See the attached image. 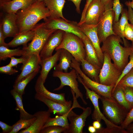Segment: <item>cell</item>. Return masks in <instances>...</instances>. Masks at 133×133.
Wrapping results in <instances>:
<instances>
[{
  "label": "cell",
  "mask_w": 133,
  "mask_h": 133,
  "mask_svg": "<svg viewBox=\"0 0 133 133\" xmlns=\"http://www.w3.org/2000/svg\"><path fill=\"white\" fill-rule=\"evenodd\" d=\"M129 58L130 59L129 61L122 71L119 78L116 83L114 87L116 86L122 78L133 68V51L132 50L131 53L130 55Z\"/></svg>",
  "instance_id": "38"
},
{
  "label": "cell",
  "mask_w": 133,
  "mask_h": 133,
  "mask_svg": "<svg viewBox=\"0 0 133 133\" xmlns=\"http://www.w3.org/2000/svg\"><path fill=\"white\" fill-rule=\"evenodd\" d=\"M118 84L123 86H129L133 88V68L122 78Z\"/></svg>",
  "instance_id": "35"
},
{
  "label": "cell",
  "mask_w": 133,
  "mask_h": 133,
  "mask_svg": "<svg viewBox=\"0 0 133 133\" xmlns=\"http://www.w3.org/2000/svg\"><path fill=\"white\" fill-rule=\"evenodd\" d=\"M131 24V26L132 28L133 29V25H132L131 24ZM132 43L133 44V42H132Z\"/></svg>",
  "instance_id": "57"
},
{
  "label": "cell",
  "mask_w": 133,
  "mask_h": 133,
  "mask_svg": "<svg viewBox=\"0 0 133 133\" xmlns=\"http://www.w3.org/2000/svg\"><path fill=\"white\" fill-rule=\"evenodd\" d=\"M96 133H127L126 130L122 128L121 126L118 128H101L97 130Z\"/></svg>",
  "instance_id": "40"
},
{
  "label": "cell",
  "mask_w": 133,
  "mask_h": 133,
  "mask_svg": "<svg viewBox=\"0 0 133 133\" xmlns=\"http://www.w3.org/2000/svg\"><path fill=\"white\" fill-rule=\"evenodd\" d=\"M104 59L99 75L100 83L107 85H115L122 72L111 62L108 54L103 53Z\"/></svg>",
  "instance_id": "8"
},
{
  "label": "cell",
  "mask_w": 133,
  "mask_h": 133,
  "mask_svg": "<svg viewBox=\"0 0 133 133\" xmlns=\"http://www.w3.org/2000/svg\"><path fill=\"white\" fill-rule=\"evenodd\" d=\"M80 63L83 72L92 80L100 83L99 75L100 69L89 63L85 59H83Z\"/></svg>",
  "instance_id": "28"
},
{
  "label": "cell",
  "mask_w": 133,
  "mask_h": 133,
  "mask_svg": "<svg viewBox=\"0 0 133 133\" xmlns=\"http://www.w3.org/2000/svg\"><path fill=\"white\" fill-rule=\"evenodd\" d=\"M5 13L0 21L3 35L5 38L9 37H14L19 33L16 22V14Z\"/></svg>",
  "instance_id": "18"
},
{
  "label": "cell",
  "mask_w": 133,
  "mask_h": 133,
  "mask_svg": "<svg viewBox=\"0 0 133 133\" xmlns=\"http://www.w3.org/2000/svg\"><path fill=\"white\" fill-rule=\"evenodd\" d=\"M44 25L48 29L60 30L71 33L82 39L85 35L81 30L78 23L61 18L49 17L44 20Z\"/></svg>",
  "instance_id": "9"
},
{
  "label": "cell",
  "mask_w": 133,
  "mask_h": 133,
  "mask_svg": "<svg viewBox=\"0 0 133 133\" xmlns=\"http://www.w3.org/2000/svg\"><path fill=\"white\" fill-rule=\"evenodd\" d=\"M121 14V17L120 19L117 22L113 23V31L116 35L122 39L124 46H129L123 35L125 27L128 23L127 9H123Z\"/></svg>",
  "instance_id": "27"
},
{
  "label": "cell",
  "mask_w": 133,
  "mask_h": 133,
  "mask_svg": "<svg viewBox=\"0 0 133 133\" xmlns=\"http://www.w3.org/2000/svg\"><path fill=\"white\" fill-rule=\"evenodd\" d=\"M41 60L40 55L33 54L29 56L25 63L21 66L20 69L21 72L17 78L14 84L40 68V65Z\"/></svg>",
  "instance_id": "19"
},
{
  "label": "cell",
  "mask_w": 133,
  "mask_h": 133,
  "mask_svg": "<svg viewBox=\"0 0 133 133\" xmlns=\"http://www.w3.org/2000/svg\"><path fill=\"white\" fill-rule=\"evenodd\" d=\"M131 46L132 49V50L133 51V44L132 43V45Z\"/></svg>",
  "instance_id": "56"
},
{
  "label": "cell",
  "mask_w": 133,
  "mask_h": 133,
  "mask_svg": "<svg viewBox=\"0 0 133 133\" xmlns=\"http://www.w3.org/2000/svg\"><path fill=\"white\" fill-rule=\"evenodd\" d=\"M113 4L105 6V11L97 24V34L100 44L103 43L109 36L116 35L113 28L115 15L112 9Z\"/></svg>",
  "instance_id": "10"
},
{
  "label": "cell",
  "mask_w": 133,
  "mask_h": 133,
  "mask_svg": "<svg viewBox=\"0 0 133 133\" xmlns=\"http://www.w3.org/2000/svg\"><path fill=\"white\" fill-rule=\"evenodd\" d=\"M40 68L25 77L18 83L14 84L13 89L18 93L22 96L25 93V89L27 84L38 73Z\"/></svg>",
  "instance_id": "32"
},
{
  "label": "cell",
  "mask_w": 133,
  "mask_h": 133,
  "mask_svg": "<svg viewBox=\"0 0 133 133\" xmlns=\"http://www.w3.org/2000/svg\"><path fill=\"white\" fill-rule=\"evenodd\" d=\"M16 14L19 33L32 30L40 20L50 16L44 1L37 0L28 7L19 10Z\"/></svg>",
  "instance_id": "1"
},
{
  "label": "cell",
  "mask_w": 133,
  "mask_h": 133,
  "mask_svg": "<svg viewBox=\"0 0 133 133\" xmlns=\"http://www.w3.org/2000/svg\"><path fill=\"white\" fill-rule=\"evenodd\" d=\"M82 39L84 45L85 51V59L89 63L100 69L102 64L100 62L96 50L90 40L85 35Z\"/></svg>",
  "instance_id": "22"
},
{
  "label": "cell",
  "mask_w": 133,
  "mask_h": 133,
  "mask_svg": "<svg viewBox=\"0 0 133 133\" xmlns=\"http://www.w3.org/2000/svg\"><path fill=\"white\" fill-rule=\"evenodd\" d=\"M126 130L127 133H133V123L130 124Z\"/></svg>",
  "instance_id": "51"
},
{
  "label": "cell",
  "mask_w": 133,
  "mask_h": 133,
  "mask_svg": "<svg viewBox=\"0 0 133 133\" xmlns=\"http://www.w3.org/2000/svg\"><path fill=\"white\" fill-rule=\"evenodd\" d=\"M102 3L105 6L113 3V0H100Z\"/></svg>",
  "instance_id": "52"
},
{
  "label": "cell",
  "mask_w": 133,
  "mask_h": 133,
  "mask_svg": "<svg viewBox=\"0 0 133 133\" xmlns=\"http://www.w3.org/2000/svg\"><path fill=\"white\" fill-rule=\"evenodd\" d=\"M0 126L3 133H10L13 128V126H10L1 121H0Z\"/></svg>",
  "instance_id": "46"
},
{
  "label": "cell",
  "mask_w": 133,
  "mask_h": 133,
  "mask_svg": "<svg viewBox=\"0 0 133 133\" xmlns=\"http://www.w3.org/2000/svg\"><path fill=\"white\" fill-rule=\"evenodd\" d=\"M37 0H12L5 4L1 9L6 13H16L19 10L29 6Z\"/></svg>",
  "instance_id": "24"
},
{
  "label": "cell",
  "mask_w": 133,
  "mask_h": 133,
  "mask_svg": "<svg viewBox=\"0 0 133 133\" xmlns=\"http://www.w3.org/2000/svg\"><path fill=\"white\" fill-rule=\"evenodd\" d=\"M71 110L63 115H58L53 118L50 117L43 128L51 126H57L65 128L66 130L69 125L68 121V117L69 113Z\"/></svg>",
  "instance_id": "30"
},
{
  "label": "cell",
  "mask_w": 133,
  "mask_h": 133,
  "mask_svg": "<svg viewBox=\"0 0 133 133\" xmlns=\"http://www.w3.org/2000/svg\"><path fill=\"white\" fill-rule=\"evenodd\" d=\"M101 49L103 52L107 53L116 66L121 72L129 62L132 51L131 46L123 47L121 38L116 35L109 36L103 43Z\"/></svg>",
  "instance_id": "2"
},
{
  "label": "cell",
  "mask_w": 133,
  "mask_h": 133,
  "mask_svg": "<svg viewBox=\"0 0 133 133\" xmlns=\"http://www.w3.org/2000/svg\"><path fill=\"white\" fill-rule=\"evenodd\" d=\"M123 35L124 38L133 41V30L131 24L127 23L125 26L123 33Z\"/></svg>",
  "instance_id": "42"
},
{
  "label": "cell",
  "mask_w": 133,
  "mask_h": 133,
  "mask_svg": "<svg viewBox=\"0 0 133 133\" xmlns=\"http://www.w3.org/2000/svg\"><path fill=\"white\" fill-rule=\"evenodd\" d=\"M112 97L120 105L129 111L131 108L127 101L124 95L122 86L119 84L114 87L112 92Z\"/></svg>",
  "instance_id": "31"
},
{
  "label": "cell",
  "mask_w": 133,
  "mask_h": 133,
  "mask_svg": "<svg viewBox=\"0 0 133 133\" xmlns=\"http://www.w3.org/2000/svg\"><path fill=\"white\" fill-rule=\"evenodd\" d=\"M103 113L107 118L115 125H121L129 111L120 105L113 98L101 96Z\"/></svg>",
  "instance_id": "5"
},
{
  "label": "cell",
  "mask_w": 133,
  "mask_h": 133,
  "mask_svg": "<svg viewBox=\"0 0 133 133\" xmlns=\"http://www.w3.org/2000/svg\"><path fill=\"white\" fill-rule=\"evenodd\" d=\"M10 61L9 63L12 67H17V65L19 64H24L27 61L28 58H26L21 56L18 58H16L12 56L10 58Z\"/></svg>",
  "instance_id": "44"
},
{
  "label": "cell",
  "mask_w": 133,
  "mask_h": 133,
  "mask_svg": "<svg viewBox=\"0 0 133 133\" xmlns=\"http://www.w3.org/2000/svg\"><path fill=\"white\" fill-rule=\"evenodd\" d=\"M5 39L2 31V25L0 23V46H4L9 48L7 43L5 42Z\"/></svg>",
  "instance_id": "47"
},
{
  "label": "cell",
  "mask_w": 133,
  "mask_h": 133,
  "mask_svg": "<svg viewBox=\"0 0 133 133\" xmlns=\"http://www.w3.org/2000/svg\"><path fill=\"white\" fill-rule=\"evenodd\" d=\"M66 129L61 126H51L43 128L40 133H64Z\"/></svg>",
  "instance_id": "39"
},
{
  "label": "cell",
  "mask_w": 133,
  "mask_h": 133,
  "mask_svg": "<svg viewBox=\"0 0 133 133\" xmlns=\"http://www.w3.org/2000/svg\"><path fill=\"white\" fill-rule=\"evenodd\" d=\"M79 82L83 85L86 90L85 95L87 98L90 100L93 106L94 110L92 115V119L94 120H97L100 122L103 120L105 122L106 127L108 128H116L120 127V126L115 125L111 122L101 112L99 107V100L100 99L101 96L88 88L82 82Z\"/></svg>",
  "instance_id": "12"
},
{
  "label": "cell",
  "mask_w": 133,
  "mask_h": 133,
  "mask_svg": "<svg viewBox=\"0 0 133 133\" xmlns=\"http://www.w3.org/2000/svg\"><path fill=\"white\" fill-rule=\"evenodd\" d=\"M53 77H57L60 80L61 83L60 86L54 89L53 91L59 90L64 86H69L71 90L73 91L75 94L76 99L80 98L85 105H87V102L84 99L83 95L79 88V85L77 79V73L76 70L73 69L69 72H66L55 70L52 74Z\"/></svg>",
  "instance_id": "7"
},
{
  "label": "cell",
  "mask_w": 133,
  "mask_h": 133,
  "mask_svg": "<svg viewBox=\"0 0 133 133\" xmlns=\"http://www.w3.org/2000/svg\"><path fill=\"white\" fill-rule=\"evenodd\" d=\"M61 49L67 51L80 63L85 59L86 53L83 42L82 39L73 33L65 32L61 44L55 50Z\"/></svg>",
  "instance_id": "4"
},
{
  "label": "cell",
  "mask_w": 133,
  "mask_h": 133,
  "mask_svg": "<svg viewBox=\"0 0 133 133\" xmlns=\"http://www.w3.org/2000/svg\"><path fill=\"white\" fill-rule=\"evenodd\" d=\"M82 113L78 115L71 110L69 112L68 118L70 122L68 128L64 133H83L87 117L91 114V108L89 107L85 108Z\"/></svg>",
  "instance_id": "11"
},
{
  "label": "cell",
  "mask_w": 133,
  "mask_h": 133,
  "mask_svg": "<svg viewBox=\"0 0 133 133\" xmlns=\"http://www.w3.org/2000/svg\"><path fill=\"white\" fill-rule=\"evenodd\" d=\"M36 119L34 116L33 118L24 119L20 118L12 126L13 128L10 133H17L22 129H27L33 124Z\"/></svg>",
  "instance_id": "34"
},
{
  "label": "cell",
  "mask_w": 133,
  "mask_h": 133,
  "mask_svg": "<svg viewBox=\"0 0 133 133\" xmlns=\"http://www.w3.org/2000/svg\"><path fill=\"white\" fill-rule=\"evenodd\" d=\"M34 98L45 104L48 107V111L50 113L56 114L58 115H63L73 108L80 107L79 104L77 102H73L72 106L65 105L51 100L36 93L35 95Z\"/></svg>",
  "instance_id": "14"
},
{
  "label": "cell",
  "mask_w": 133,
  "mask_h": 133,
  "mask_svg": "<svg viewBox=\"0 0 133 133\" xmlns=\"http://www.w3.org/2000/svg\"><path fill=\"white\" fill-rule=\"evenodd\" d=\"M37 0L39 1H44V0Z\"/></svg>",
  "instance_id": "58"
},
{
  "label": "cell",
  "mask_w": 133,
  "mask_h": 133,
  "mask_svg": "<svg viewBox=\"0 0 133 133\" xmlns=\"http://www.w3.org/2000/svg\"><path fill=\"white\" fill-rule=\"evenodd\" d=\"M34 28V37L28 45L23 48L24 53L22 56L27 58L33 54L40 55L49 37L56 30L46 28L44 23L37 24Z\"/></svg>",
  "instance_id": "3"
},
{
  "label": "cell",
  "mask_w": 133,
  "mask_h": 133,
  "mask_svg": "<svg viewBox=\"0 0 133 133\" xmlns=\"http://www.w3.org/2000/svg\"><path fill=\"white\" fill-rule=\"evenodd\" d=\"M18 72L17 70L14 69L9 64L6 66L0 67V72L1 73L11 75Z\"/></svg>",
  "instance_id": "43"
},
{
  "label": "cell",
  "mask_w": 133,
  "mask_h": 133,
  "mask_svg": "<svg viewBox=\"0 0 133 133\" xmlns=\"http://www.w3.org/2000/svg\"><path fill=\"white\" fill-rule=\"evenodd\" d=\"M97 25L83 23L79 26L81 31L89 38L96 52L99 59L102 64L104 55L100 46V43L97 32Z\"/></svg>",
  "instance_id": "15"
},
{
  "label": "cell",
  "mask_w": 133,
  "mask_h": 133,
  "mask_svg": "<svg viewBox=\"0 0 133 133\" xmlns=\"http://www.w3.org/2000/svg\"><path fill=\"white\" fill-rule=\"evenodd\" d=\"M93 0H87L86 4L82 12L81 17L79 22L78 23L79 26L83 23L85 18V15L86 10L91 3Z\"/></svg>",
  "instance_id": "45"
},
{
  "label": "cell",
  "mask_w": 133,
  "mask_h": 133,
  "mask_svg": "<svg viewBox=\"0 0 133 133\" xmlns=\"http://www.w3.org/2000/svg\"><path fill=\"white\" fill-rule=\"evenodd\" d=\"M88 131L90 133H96L97 130L93 126H89L88 128Z\"/></svg>",
  "instance_id": "53"
},
{
  "label": "cell",
  "mask_w": 133,
  "mask_h": 133,
  "mask_svg": "<svg viewBox=\"0 0 133 133\" xmlns=\"http://www.w3.org/2000/svg\"><path fill=\"white\" fill-rule=\"evenodd\" d=\"M34 28L31 30L19 33L10 42L7 43L9 47L14 48L20 45L26 47L27 44L29 41L32 40L34 35Z\"/></svg>",
  "instance_id": "25"
},
{
  "label": "cell",
  "mask_w": 133,
  "mask_h": 133,
  "mask_svg": "<svg viewBox=\"0 0 133 133\" xmlns=\"http://www.w3.org/2000/svg\"><path fill=\"white\" fill-rule=\"evenodd\" d=\"M48 110L39 111L35 113L36 119L33 124L27 129L19 132V133H40L43 126L50 117L51 114Z\"/></svg>",
  "instance_id": "20"
},
{
  "label": "cell",
  "mask_w": 133,
  "mask_h": 133,
  "mask_svg": "<svg viewBox=\"0 0 133 133\" xmlns=\"http://www.w3.org/2000/svg\"><path fill=\"white\" fill-rule=\"evenodd\" d=\"M24 51L19 48L14 49H10L6 47L0 46V59L5 60L8 58H10L14 56H22Z\"/></svg>",
  "instance_id": "33"
},
{
  "label": "cell",
  "mask_w": 133,
  "mask_h": 133,
  "mask_svg": "<svg viewBox=\"0 0 133 133\" xmlns=\"http://www.w3.org/2000/svg\"><path fill=\"white\" fill-rule=\"evenodd\" d=\"M74 58L66 50L61 49L59 63L55 66V70L68 72L69 68L71 67L72 61Z\"/></svg>",
  "instance_id": "26"
},
{
  "label": "cell",
  "mask_w": 133,
  "mask_h": 133,
  "mask_svg": "<svg viewBox=\"0 0 133 133\" xmlns=\"http://www.w3.org/2000/svg\"><path fill=\"white\" fill-rule=\"evenodd\" d=\"M61 50V49L57 50L55 53L51 56L41 59L40 64L41 70L39 76L44 83L50 71L57 65V62L59 59Z\"/></svg>",
  "instance_id": "21"
},
{
  "label": "cell",
  "mask_w": 133,
  "mask_h": 133,
  "mask_svg": "<svg viewBox=\"0 0 133 133\" xmlns=\"http://www.w3.org/2000/svg\"><path fill=\"white\" fill-rule=\"evenodd\" d=\"M65 32L61 30H57L49 36L40 53L41 59L52 55L54 50L61 44Z\"/></svg>",
  "instance_id": "16"
},
{
  "label": "cell",
  "mask_w": 133,
  "mask_h": 133,
  "mask_svg": "<svg viewBox=\"0 0 133 133\" xmlns=\"http://www.w3.org/2000/svg\"><path fill=\"white\" fill-rule=\"evenodd\" d=\"M105 10V6L100 0H93L86 10L83 23L90 25L97 24Z\"/></svg>",
  "instance_id": "13"
},
{
  "label": "cell",
  "mask_w": 133,
  "mask_h": 133,
  "mask_svg": "<svg viewBox=\"0 0 133 133\" xmlns=\"http://www.w3.org/2000/svg\"><path fill=\"white\" fill-rule=\"evenodd\" d=\"M125 4L127 6H130L133 9V0H132L131 1H127L125 2Z\"/></svg>",
  "instance_id": "55"
},
{
  "label": "cell",
  "mask_w": 133,
  "mask_h": 133,
  "mask_svg": "<svg viewBox=\"0 0 133 133\" xmlns=\"http://www.w3.org/2000/svg\"><path fill=\"white\" fill-rule=\"evenodd\" d=\"M12 0H0V7L1 9L3 5L6 3L9 2Z\"/></svg>",
  "instance_id": "54"
},
{
  "label": "cell",
  "mask_w": 133,
  "mask_h": 133,
  "mask_svg": "<svg viewBox=\"0 0 133 133\" xmlns=\"http://www.w3.org/2000/svg\"><path fill=\"white\" fill-rule=\"evenodd\" d=\"M44 84L39 76L36 80L34 87L36 93L60 103L66 105H71V101L70 100L67 101L66 100L64 93L57 94L51 92L46 88Z\"/></svg>",
  "instance_id": "17"
},
{
  "label": "cell",
  "mask_w": 133,
  "mask_h": 133,
  "mask_svg": "<svg viewBox=\"0 0 133 133\" xmlns=\"http://www.w3.org/2000/svg\"><path fill=\"white\" fill-rule=\"evenodd\" d=\"M45 5L48 8L50 14L49 17L61 18L66 20L63 16V10L65 0H44Z\"/></svg>",
  "instance_id": "23"
},
{
  "label": "cell",
  "mask_w": 133,
  "mask_h": 133,
  "mask_svg": "<svg viewBox=\"0 0 133 133\" xmlns=\"http://www.w3.org/2000/svg\"><path fill=\"white\" fill-rule=\"evenodd\" d=\"M122 87L125 99L131 109L133 107V88Z\"/></svg>",
  "instance_id": "37"
},
{
  "label": "cell",
  "mask_w": 133,
  "mask_h": 133,
  "mask_svg": "<svg viewBox=\"0 0 133 133\" xmlns=\"http://www.w3.org/2000/svg\"><path fill=\"white\" fill-rule=\"evenodd\" d=\"M68 0L71 1L73 2L75 6L76 11L78 13H80V4L82 0Z\"/></svg>",
  "instance_id": "49"
},
{
  "label": "cell",
  "mask_w": 133,
  "mask_h": 133,
  "mask_svg": "<svg viewBox=\"0 0 133 133\" xmlns=\"http://www.w3.org/2000/svg\"><path fill=\"white\" fill-rule=\"evenodd\" d=\"M127 16L128 20L133 25V10L130 6H128Z\"/></svg>",
  "instance_id": "48"
},
{
  "label": "cell",
  "mask_w": 133,
  "mask_h": 133,
  "mask_svg": "<svg viewBox=\"0 0 133 133\" xmlns=\"http://www.w3.org/2000/svg\"><path fill=\"white\" fill-rule=\"evenodd\" d=\"M133 122V107L128 112L127 115L123 122L120 125V126L125 129L128 126Z\"/></svg>",
  "instance_id": "41"
},
{
  "label": "cell",
  "mask_w": 133,
  "mask_h": 133,
  "mask_svg": "<svg viewBox=\"0 0 133 133\" xmlns=\"http://www.w3.org/2000/svg\"><path fill=\"white\" fill-rule=\"evenodd\" d=\"M92 125L97 130H98L101 128L100 122L97 120H94L92 123Z\"/></svg>",
  "instance_id": "50"
},
{
  "label": "cell",
  "mask_w": 133,
  "mask_h": 133,
  "mask_svg": "<svg viewBox=\"0 0 133 133\" xmlns=\"http://www.w3.org/2000/svg\"><path fill=\"white\" fill-rule=\"evenodd\" d=\"M10 93L16 102L17 106L16 109L19 112L20 118L28 119L34 117V115L29 114L25 110L23 103L22 96L19 94L14 89L11 90Z\"/></svg>",
  "instance_id": "29"
},
{
  "label": "cell",
  "mask_w": 133,
  "mask_h": 133,
  "mask_svg": "<svg viewBox=\"0 0 133 133\" xmlns=\"http://www.w3.org/2000/svg\"><path fill=\"white\" fill-rule=\"evenodd\" d=\"M80 65V62L76 61L74 58L72 61L71 67L76 71L78 81L82 82L88 88L101 96L113 98L112 92L115 85H105L92 80L83 72Z\"/></svg>",
  "instance_id": "6"
},
{
  "label": "cell",
  "mask_w": 133,
  "mask_h": 133,
  "mask_svg": "<svg viewBox=\"0 0 133 133\" xmlns=\"http://www.w3.org/2000/svg\"><path fill=\"white\" fill-rule=\"evenodd\" d=\"M112 9L115 14L113 23H115L118 21L120 15L123 9V5L120 0H113Z\"/></svg>",
  "instance_id": "36"
}]
</instances>
